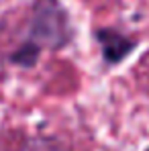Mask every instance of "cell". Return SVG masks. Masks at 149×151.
<instances>
[{
	"label": "cell",
	"instance_id": "2",
	"mask_svg": "<svg viewBox=\"0 0 149 151\" xmlns=\"http://www.w3.org/2000/svg\"><path fill=\"white\" fill-rule=\"evenodd\" d=\"M96 41L100 45L102 57L108 65L123 63L137 47L135 39L127 37L125 33L117 31V29H98L96 31Z\"/></svg>",
	"mask_w": 149,
	"mask_h": 151
},
{
	"label": "cell",
	"instance_id": "4",
	"mask_svg": "<svg viewBox=\"0 0 149 151\" xmlns=\"http://www.w3.org/2000/svg\"><path fill=\"white\" fill-rule=\"evenodd\" d=\"M145 151H149V147H147V149H145Z\"/></svg>",
	"mask_w": 149,
	"mask_h": 151
},
{
	"label": "cell",
	"instance_id": "1",
	"mask_svg": "<svg viewBox=\"0 0 149 151\" xmlns=\"http://www.w3.org/2000/svg\"><path fill=\"white\" fill-rule=\"evenodd\" d=\"M72 41V27L66 8L57 0H39L35 4L27 43L43 49H61Z\"/></svg>",
	"mask_w": 149,
	"mask_h": 151
},
{
	"label": "cell",
	"instance_id": "3",
	"mask_svg": "<svg viewBox=\"0 0 149 151\" xmlns=\"http://www.w3.org/2000/svg\"><path fill=\"white\" fill-rule=\"evenodd\" d=\"M39 55H41V51L37 49L35 45H31V43H27V41H25L19 49L10 55V61L17 63V65H21V68H33V65L37 63Z\"/></svg>",
	"mask_w": 149,
	"mask_h": 151
}]
</instances>
